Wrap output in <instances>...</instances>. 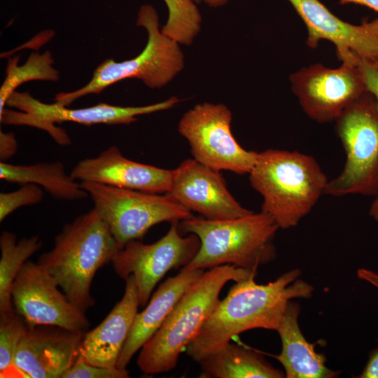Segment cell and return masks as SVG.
Wrapping results in <instances>:
<instances>
[{
  "label": "cell",
  "mask_w": 378,
  "mask_h": 378,
  "mask_svg": "<svg viewBox=\"0 0 378 378\" xmlns=\"http://www.w3.org/2000/svg\"><path fill=\"white\" fill-rule=\"evenodd\" d=\"M300 275V269H293L266 284L254 278L234 282L186 347L187 355L198 363L241 332L276 330L290 300L312 296L313 286Z\"/></svg>",
  "instance_id": "6da1fadb"
},
{
  "label": "cell",
  "mask_w": 378,
  "mask_h": 378,
  "mask_svg": "<svg viewBox=\"0 0 378 378\" xmlns=\"http://www.w3.org/2000/svg\"><path fill=\"white\" fill-rule=\"evenodd\" d=\"M121 248L93 208L66 224L53 248L38 262L54 278L69 301L84 313L94 304L90 287L96 272Z\"/></svg>",
  "instance_id": "7a4b0ae2"
},
{
  "label": "cell",
  "mask_w": 378,
  "mask_h": 378,
  "mask_svg": "<svg viewBox=\"0 0 378 378\" xmlns=\"http://www.w3.org/2000/svg\"><path fill=\"white\" fill-rule=\"evenodd\" d=\"M248 174L251 186L262 197L261 212L279 229L295 227L324 194L328 181L312 156L296 150L258 153Z\"/></svg>",
  "instance_id": "3957f363"
},
{
  "label": "cell",
  "mask_w": 378,
  "mask_h": 378,
  "mask_svg": "<svg viewBox=\"0 0 378 378\" xmlns=\"http://www.w3.org/2000/svg\"><path fill=\"white\" fill-rule=\"evenodd\" d=\"M257 272L224 265L208 269L184 293L157 332L141 347L136 364L146 374L173 370L209 318L230 281L255 278Z\"/></svg>",
  "instance_id": "277c9868"
},
{
  "label": "cell",
  "mask_w": 378,
  "mask_h": 378,
  "mask_svg": "<svg viewBox=\"0 0 378 378\" xmlns=\"http://www.w3.org/2000/svg\"><path fill=\"white\" fill-rule=\"evenodd\" d=\"M178 229L200 241L198 252L182 269L204 270L230 265L257 272L276 258L274 239L279 227L261 211L223 220L194 216L178 222Z\"/></svg>",
  "instance_id": "5b68a950"
},
{
  "label": "cell",
  "mask_w": 378,
  "mask_h": 378,
  "mask_svg": "<svg viewBox=\"0 0 378 378\" xmlns=\"http://www.w3.org/2000/svg\"><path fill=\"white\" fill-rule=\"evenodd\" d=\"M136 25L144 27L148 33L146 46L139 55L120 62L106 59L94 69L85 85L73 92L57 94L55 102L68 106L80 97L99 94L126 78L140 79L150 88H161L172 81L184 66L179 43L159 29L157 12L150 5L141 7Z\"/></svg>",
  "instance_id": "8992f818"
},
{
  "label": "cell",
  "mask_w": 378,
  "mask_h": 378,
  "mask_svg": "<svg viewBox=\"0 0 378 378\" xmlns=\"http://www.w3.org/2000/svg\"><path fill=\"white\" fill-rule=\"evenodd\" d=\"M335 130L346 153L342 172L328 181L324 194L378 195V104L365 92L335 120Z\"/></svg>",
  "instance_id": "52a82bcc"
},
{
  "label": "cell",
  "mask_w": 378,
  "mask_h": 378,
  "mask_svg": "<svg viewBox=\"0 0 378 378\" xmlns=\"http://www.w3.org/2000/svg\"><path fill=\"white\" fill-rule=\"evenodd\" d=\"M80 185L121 248L127 242L142 238L155 225L194 216L167 193L146 192L92 181H82Z\"/></svg>",
  "instance_id": "ba28073f"
},
{
  "label": "cell",
  "mask_w": 378,
  "mask_h": 378,
  "mask_svg": "<svg viewBox=\"0 0 378 378\" xmlns=\"http://www.w3.org/2000/svg\"><path fill=\"white\" fill-rule=\"evenodd\" d=\"M181 102L172 97L163 102L141 106H120L100 103L82 108H69L59 104H46L33 97L29 92L16 90L7 100V106L0 113L4 125H26L48 133L61 146L71 144V139L63 129L55 125L63 122H73L85 125L94 124H130L137 120V116L173 108Z\"/></svg>",
  "instance_id": "9c48e42d"
},
{
  "label": "cell",
  "mask_w": 378,
  "mask_h": 378,
  "mask_svg": "<svg viewBox=\"0 0 378 378\" xmlns=\"http://www.w3.org/2000/svg\"><path fill=\"white\" fill-rule=\"evenodd\" d=\"M232 118L225 104H198L182 116L178 131L197 162L219 172L249 174L258 152L244 149L236 141L230 128Z\"/></svg>",
  "instance_id": "30bf717a"
},
{
  "label": "cell",
  "mask_w": 378,
  "mask_h": 378,
  "mask_svg": "<svg viewBox=\"0 0 378 378\" xmlns=\"http://www.w3.org/2000/svg\"><path fill=\"white\" fill-rule=\"evenodd\" d=\"M200 246L197 235L183 236L178 222H173L167 234L153 244H146L139 239L127 242L111 262L115 273L122 279L134 276L139 305L145 307L163 276L169 270L186 267Z\"/></svg>",
  "instance_id": "8fae6325"
},
{
  "label": "cell",
  "mask_w": 378,
  "mask_h": 378,
  "mask_svg": "<svg viewBox=\"0 0 378 378\" xmlns=\"http://www.w3.org/2000/svg\"><path fill=\"white\" fill-rule=\"evenodd\" d=\"M359 61L342 62L335 69L312 64L290 75L292 90L311 119L335 120L367 91Z\"/></svg>",
  "instance_id": "7c38bea8"
},
{
  "label": "cell",
  "mask_w": 378,
  "mask_h": 378,
  "mask_svg": "<svg viewBox=\"0 0 378 378\" xmlns=\"http://www.w3.org/2000/svg\"><path fill=\"white\" fill-rule=\"evenodd\" d=\"M58 287L41 265L27 260L13 284V307L28 326L50 325L85 332L90 326L85 313Z\"/></svg>",
  "instance_id": "4fadbf2b"
},
{
  "label": "cell",
  "mask_w": 378,
  "mask_h": 378,
  "mask_svg": "<svg viewBox=\"0 0 378 378\" xmlns=\"http://www.w3.org/2000/svg\"><path fill=\"white\" fill-rule=\"evenodd\" d=\"M288 1L307 27L309 48L324 39L335 45L342 62L378 58V18L356 25L336 17L318 0Z\"/></svg>",
  "instance_id": "5bb4252c"
},
{
  "label": "cell",
  "mask_w": 378,
  "mask_h": 378,
  "mask_svg": "<svg viewBox=\"0 0 378 378\" xmlns=\"http://www.w3.org/2000/svg\"><path fill=\"white\" fill-rule=\"evenodd\" d=\"M220 172L195 159H187L172 169L167 193L190 211L207 219H230L253 213L234 198Z\"/></svg>",
  "instance_id": "9a60e30c"
},
{
  "label": "cell",
  "mask_w": 378,
  "mask_h": 378,
  "mask_svg": "<svg viewBox=\"0 0 378 378\" xmlns=\"http://www.w3.org/2000/svg\"><path fill=\"white\" fill-rule=\"evenodd\" d=\"M85 332L56 326L27 325L14 364L22 378H61L77 360Z\"/></svg>",
  "instance_id": "2e32d148"
},
{
  "label": "cell",
  "mask_w": 378,
  "mask_h": 378,
  "mask_svg": "<svg viewBox=\"0 0 378 378\" xmlns=\"http://www.w3.org/2000/svg\"><path fill=\"white\" fill-rule=\"evenodd\" d=\"M76 181H92L107 186L164 194L169 191L172 170L140 163L125 158L111 146L97 157L78 162L70 172Z\"/></svg>",
  "instance_id": "e0dca14e"
},
{
  "label": "cell",
  "mask_w": 378,
  "mask_h": 378,
  "mask_svg": "<svg viewBox=\"0 0 378 378\" xmlns=\"http://www.w3.org/2000/svg\"><path fill=\"white\" fill-rule=\"evenodd\" d=\"M125 292L106 317L94 329L85 332L79 356L93 365L115 368L139 305L133 275L125 279Z\"/></svg>",
  "instance_id": "ac0fdd59"
},
{
  "label": "cell",
  "mask_w": 378,
  "mask_h": 378,
  "mask_svg": "<svg viewBox=\"0 0 378 378\" xmlns=\"http://www.w3.org/2000/svg\"><path fill=\"white\" fill-rule=\"evenodd\" d=\"M204 272L181 269L177 275L169 277L158 286L144 310L136 314L117 368L127 370L131 358L157 332L184 293Z\"/></svg>",
  "instance_id": "d6986e66"
},
{
  "label": "cell",
  "mask_w": 378,
  "mask_h": 378,
  "mask_svg": "<svg viewBox=\"0 0 378 378\" xmlns=\"http://www.w3.org/2000/svg\"><path fill=\"white\" fill-rule=\"evenodd\" d=\"M300 307L290 300L276 329L282 349L274 356L282 365L286 378H335L340 374L326 365V358L304 337L298 323Z\"/></svg>",
  "instance_id": "ffe728a7"
},
{
  "label": "cell",
  "mask_w": 378,
  "mask_h": 378,
  "mask_svg": "<svg viewBox=\"0 0 378 378\" xmlns=\"http://www.w3.org/2000/svg\"><path fill=\"white\" fill-rule=\"evenodd\" d=\"M201 378H283L285 373L249 349L229 342L198 362Z\"/></svg>",
  "instance_id": "44dd1931"
},
{
  "label": "cell",
  "mask_w": 378,
  "mask_h": 378,
  "mask_svg": "<svg viewBox=\"0 0 378 378\" xmlns=\"http://www.w3.org/2000/svg\"><path fill=\"white\" fill-rule=\"evenodd\" d=\"M0 178L12 183L36 184L58 200L74 201L89 196L80 183L67 174L64 164L59 161L34 164L1 162Z\"/></svg>",
  "instance_id": "7402d4cb"
},
{
  "label": "cell",
  "mask_w": 378,
  "mask_h": 378,
  "mask_svg": "<svg viewBox=\"0 0 378 378\" xmlns=\"http://www.w3.org/2000/svg\"><path fill=\"white\" fill-rule=\"evenodd\" d=\"M37 235L24 237L18 241L16 235L4 231L0 237V312L14 309L12 286L18 272L28 258L42 247Z\"/></svg>",
  "instance_id": "603a6c76"
},
{
  "label": "cell",
  "mask_w": 378,
  "mask_h": 378,
  "mask_svg": "<svg viewBox=\"0 0 378 378\" xmlns=\"http://www.w3.org/2000/svg\"><path fill=\"white\" fill-rule=\"evenodd\" d=\"M19 56L8 59L6 76L0 88V113L4 110L9 97L21 84L31 80L57 81L59 72L52 66L54 60L49 51L43 54L32 52L27 62L18 65Z\"/></svg>",
  "instance_id": "cb8c5ba5"
},
{
  "label": "cell",
  "mask_w": 378,
  "mask_h": 378,
  "mask_svg": "<svg viewBox=\"0 0 378 378\" xmlns=\"http://www.w3.org/2000/svg\"><path fill=\"white\" fill-rule=\"evenodd\" d=\"M27 324L15 309L0 312V377L22 378L14 358Z\"/></svg>",
  "instance_id": "d4e9b609"
},
{
  "label": "cell",
  "mask_w": 378,
  "mask_h": 378,
  "mask_svg": "<svg viewBox=\"0 0 378 378\" xmlns=\"http://www.w3.org/2000/svg\"><path fill=\"white\" fill-rule=\"evenodd\" d=\"M43 190L33 183L24 184L19 189L10 192L0 193V221L18 208L35 204L42 201Z\"/></svg>",
  "instance_id": "484cf974"
},
{
  "label": "cell",
  "mask_w": 378,
  "mask_h": 378,
  "mask_svg": "<svg viewBox=\"0 0 378 378\" xmlns=\"http://www.w3.org/2000/svg\"><path fill=\"white\" fill-rule=\"evenodd\" d=\"M129 377L127 370L93 365L78 356L77 360L64 372L61 378H127Z\"/></svg>",
  "instance_id": "4316f807"
},
{
  "label": "cell",
  "mask_w": 378,
  "mask_h": 378,
  "mask_svg": "<svg viewBox=\"0 0 378 378\" xmlns=\"http://www.w3.org/2000/svg\"><path fill=\"white\" fill-rule=\"evenodd\" d=\"M366 90L371 93L378 104V58L371 60L360 59Z\"/></svg>",
  "instance_id": "83f0119b"
},
{
  "label": "cell",
  "mask_w": 378,
  "mask_h": 378,
  "mask_svg": "<svg viewBox=\"0 0 378 378\" xmlns=\"http://www.w3.org/2000/svg\"><path fill=\"white\" fill-rule=\"evenodd\" d=\"M18 150V143L15 135L12 132H0V159L1 162H6L13 157Z\"/></svg>",
  "instance_id": "f1b7e54d"
},
{
  "label": "cell",
  "mask_w": 378,
  "mask_h": 378,
  "mask_svg": "<svg viewBox=\"0 0 378 378\" xmlns=\"http://www.w3.org/2000/svg\"><path fill=\"white\" fill-rule=\"evenodd\" d=\"M358 378H378V347L369 354L368 362Z\"/></svg>",
  "instance_id": "f546056e"
},
{
  "label": "cell",
  "mask_w": 378,
  "mask_h": 378,
  "mask_svg": "<svg viewBox=\"0 0 378 378\" xmlns=\"http://www.w3.org/2000/svg\"><path fill=\"white\" fill-rule=\"evenodd\" d=\"M357 276L365 281L377 288H378V274L365 268H360L357 270Z\"/></svg>",
  "instance_id": "4dcf8cb0"
},
{
  "label": "cell",
  "mask_w": 378,
  "mask_h": 378,
  "mask_svg": "<svg viewBox=\"0 0 378 378\" xmlns=\"http://www.w3.org/2000/svg\"><path fill=\"white\" fill-rule=\"evenodd\" d=\"M339 2L340 4H359L378 12V0H339Z\"/></svg>",
  "instance_id": "1f68e13d"
},
{
  "label": "cell",
  "mask_w": 378,
  "mask_h": 378,
  "mask_svg": "<svg viewBox=\"0 0 378 378\" xmlns=\"http://www.w3.org/2000/svg\"><path fill=\"white\" fill-rule=\"evenodd\" d=\"M210 7L217 8L226 4L230 0H201Z\"/></svg>",
  "instance_id": "d6a6232c"
},
{
  "label": "cell",
  "mask_w": 378,
  "mask_h": 378,
  "mask_svg": "<svg viewBox=\"0 0 378 378\" xmlns=\"http://www.w3.org/2000/svg\"><path fill=\"white\" fill-rule=\"evenodd\" d=\"M374 197V200L372 203L369 211V214L372 217L378 214V195Z\"/></svg>",
  "instance_id": "836d02e7"
},
{
  "label": "cell",
  "mask_w": 378,
  "mask_h": 378,
  "mask_svg": "<svg viewBox=\"0 0 378 378\" xmlns=\"http://www.w3.org/2000/svg\"><path fill=\"white\" fill-rule=\"evenodd\" d=\"M372 218H373L376 221L378 222V214L374 216Z\"/></svg>",
  "instance_id": "e575fe53"
},
{
  "label": "cell",
  "mask_w": 378,
  "mask_h": 378,
  "mask_svg": "<svg viewBox=\"0 0 378 378\" xmlns=\"http://www.w3.org/2000/svg\"><path fill=\"white\" fill-rule=\"evenodd\" d=\"M193 1H195V2H199V0H193Z\"/></svg>",
  "instance_id": "d590c367"
}]
</instances>
